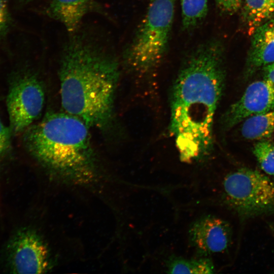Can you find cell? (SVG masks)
<instances>
[{
    "instance_id": "7a4b0ae2",
    "label": "cell",
    "mask_w": 274,
    "mask_h": 274,
    "mask_svg": "<svg viewBox=\"0 0 274 274\" xmlns=\"http://www.w3.org/2000/svg\"><path fill=\"white\" fill-rule=\"evenodd\" d=\"M119 77L118 62L105 48L83 35L73 36L64 46L59 63L62 108L89 127L108 128Z\"/></svg>"
},
{
    "instance_id": "8fae6325",
    "label": "cell",
    "mask_w": 274,
    "mask_h": 274,
    "mask_svg": "<svg viewBox=\"0 0 274 274\" xmlns=\"http://www.w3.org/2000/svg\"><path fill=\"white\" fill-rule=\"evenodd\" d=\"M102 11L95 0H50L46 9L49 17L62 23L71 33L77 31L85 15Z\"/></svg>"
},
{
    "instance_id": "30bf717a",
    "label": "cell",
    "mask_w": 274,
    "mask_h": 274,
    "mask_svg": "<svg viewBox=\"0 0 274 274\" xmlns=\"http://www.w3.org/2000/svg\"><path fill=\"white\" fill-rule=\"evenodd\" d=\"M251 35L246 63L248 76L274 62V17L256 27Z\"/></svg>"
},
{
    "instance_id": "e0dca14e",
    "label": "cell",
    "mask_w": 274,
    "mask_h": 274,
    "mask_svg": "<svg viewBox=\"0 0 274 274\" xmlns=\"http://www.w3.org/2000/svg\"><path fill=\"white\" fill-rule=\"evenodd\" d=\"M9 0H0V41L6 38L12 25Z\"/></svg>"
},
{
    "instance_id": "9a60e30c",
    "label": "cell",
    "mask_w": 274,
    "mask_h": 274,
    "mask_svg": "<svg viewBox=\"0 0 274 274\" xmlns=\"http://www.w3.org/2000/svg\"><path fill=\"white\" fill-rule=\"evenodd\" d=\"M182 23L184 30H191L204 19L207 15L208 0H180Z\"/></svg>"
},
{
    "instance_id": "9c48e42d",
    "label": "cell",
    "mask_w": 274,
    "mask_h": 274,
    "mask_svg": "<svg viewBox=\"0 0 274 274\" xmlns=\"http://www.w3.org/2000/svg\"><path fill=\"white\" fill-rule=\"evenodd\" d=\"M274 109V85L266 80L250 84L242 96L223 116L225 128H231L247 118Z\"/></svg>"
},
{
    "instance_id": "ac0fdd59",
    "label": "cell",
    "mask_w": 274,
    "mask_h": 274,
    "mask_svg": "<svg viewBox=\"0 0 274 274\" xmlns=\"http://www.w3.org/2000/svg\"><path fill=\"white\" fill-rule=\"evenodd\" d=\"M12 132L0 119V159L6 156L11 149Z\"/></svg>"
},
{
    "instance_id": "4fadbf2b",
    "label": "cell",
    "mask_w": 274,
    "mask_h": 274,
    "mask_svg": "<svg viewBox=\"0 0 274 274\" xmlns=\"http://www.w3.org/2000/svg\"><path fill=\"white\" fill-rule=\"evenodd\" d=\"M241 132L248 140H264L270 136L274 132V109L245 119Z\"/></svg>"
},
{
    "instance_id": "5bb4252c",
    "label": "cell",
    "mask_w": 274,
    "mask_h": 274,
    "mask_svg": "<svg viewBox=\"0 0 274 274\" xmlns=\"http://www.w3.org/2000/svg\"><path fill=\"white\" fill-rule=\"evenodd\" d=\"M166 270L169 273H213L214 266L209 257L187 259L172 256L166 261Z\"/></svg>"
},
{
    "instance_id": "44dd1931",
    "label": "cell",
    "mask_w": 274,
    "mask_h": 274,
    "mask_svg": "<svg viewBox=\"0 0 274 274\" xmlns=\"http://www.w3.org/2000/svg\"><path fill=\"white\" fill-rule=\"evenodd\" d=\"M18 6H23L35 0H15Z\"/></svg>"
},
{
    "instance_id": "3957f363",
    "label": "cell",
    "mask_w": 274,
    "mask_h": 274,
    "mask_svg": "<svg viewBox=\"0 0 274 274\" xmlns=\"http://www.w3.org/2000/svg\"><path fill=\"white\" fill-rule=\"evenodd\" d=\"M88 128L67 113H51L24 131L23 141L30 154L50 172L72 181L87 182L95 174Z\"/></svg>"
},
{
    "instance_id": "ba28073f",
    "label": "cell",
    "mask_w": 274,
    "mask_h": 274,
    "mask_svg": "<svg viewBox=\"0 0 274 274\" xmlns=\"http://www.w3.org/2000/svg\"><path fill=\"white\" fill-rule=\"evenodd\" d=\"M188 238L199 256L209 257L227 249L231 240V228L223 219L213 215H203L190 225Z\"/></svg>"
},
{
    "instance_id": "8992f818",
    "label": "cell",
    "mask_w": 274,
    "mask_h": 274,
    "mask_svg": "<svg viewBox=\"0 0 274 274\" xmlns=\"http://www.w3.org/2000/svg\"><path fill=\"white\" fill-rule=\"evenodd\" d=\"M45 101L42 84L26 70L14 73L6 98L9 127L13 134L24 131L42 112Z\"/></svg>"
},
{
    "instance_id": "7c38bea8",
    "label": "cell",
    "mask_w": 274,
    "mask_h": 274,
    "mask_svg": "<svg viewBox=\"0 0 274 274\" xmlns=\"http://www.w3.org/2000/svg\"><path fill=\"white\" fill-rule=\"evenodd\" d=\"M242 16L251 30L274 17V0H244Z\"/></svg>"
},
{
    "instance_id": "d6986e66",
    "label": "cell",
    "mask_w": 274,
    "mask_h": 274,
    "mask_svg": "<svg viewBox=\"0 0 274 274\" xmlns=\"http://www.w3.org/2000/svg\"><path fill=\"white\" fill-rule=\"evenodd\" d=\"M219 9L223 13L233 14L242 7L243 0H215Z\"/></svg>"
},
{
    "instance_id": "ffe728a7",
    "label": "cell",
    "mask_w": 274,
    "mask_h": 274,
    "mask_svg": "<svg viewBox=\"0 0 274 274\" xmlns=\"http://www.w3.org/2000/svg\"><path fill=\"white\" fill-rule=\"evenodd\" d=\"M264 79L274 85V62L269 64L262 68Z\"/></svg>"
},
{
    "instance_id": "2e32d148",
    "label": "cell",
    "mask_w": 274,
    "mask_h": 274,
    "mask_svg": "<svg viewBox=\"0 0 274 274\" xmlns=\"http://www.w3.org/2000/svg\"><path fill=\"white\" fill-rule=\"evenodd\" d=\"M252 152L261 169L267 174L274 176V144L262 140L254 145Z\"/></svg>"
},
{
    "instance_id": "5b68a950",
    "label": "cell",
    "mask_w": 274,
    "mask_h": 274,
    "mask_svg": "<svg viewBox=\"0 0 274 274\" xmlns=\"http://www.w3.org/2000/svg\"><path fill=\"white\" fill-rule=\"evenodd\" d=\"M222 189L226 202L242 216L274 212V183L258 171L242 168L230 173Z\"/></svg>"
},
{
    "instance_id": "6da1fadb",
    "label": "cell",
    "mask_w": 274,
    "mask_h": 274,
    "mask_svg": "<svg viewBox=\"0 0 274 274\" xmlns=\"http://www.w3.org/2000/svg\"><path fill=\"white\" fill-rule=\"evenodd\" d=\"M224 57L220 41L203 43L187 58L173 83L169 130L184 162H200L212 152L214 118L225 75Z\"/></svg>"
},
{
    "instance_id": "52a82bcc",
    "label": "cell",
    "mask_w": 274,
    "mask_h": 274,
    "mask_svg": "<svg viewBox=\"0 0 274 274\" xmlns=\"http://www.w3.org/2000/svg\"><path fill=\"white\" fill-rule=\"evenodd\" d=\"M7 265L14 273H42L51 266L46 243L34 230L18 231L8 242L6 252Z\"/></svg>"
},
{
    "instance_id": "277c9868",
    "label": "cell",
    "mask_w": 274,
    "mask_h": 274,
    "mask_svg": "<svg viewBox=\"0 0 274 274\" xmlns=\"http://www.w3.org/2000/svg\"><path fill=\"white\" fill-rule=\"evenodd\" d=\"M176 0H150L144 19L124 51L128 67L139 74L157 67L167 51Z\"/></svg>"
}]
</instances>
